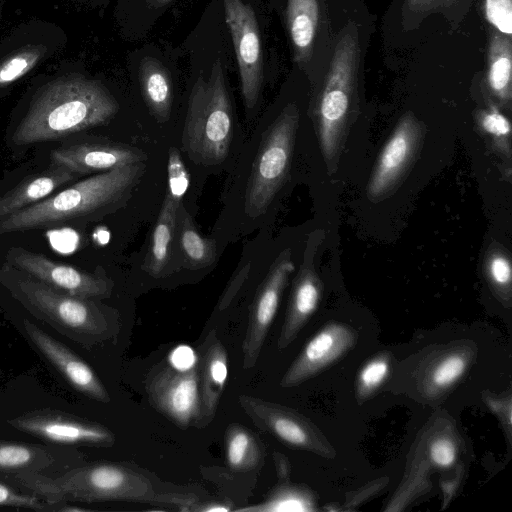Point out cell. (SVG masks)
<instances>
[{"label": "cell", "instance_id": "6da1fadb", "mask_svg": "<svg viewBox=\"0 0 512 512\" xmlns=\"http://www.w3.org/2000/svg\"><path fill=\"white\" fill-rule=\"evenodd\" d=\"M0 479L49 502L129 501L184 511L198 501L193 493L159 488L145 472L123 463L79 465L58 476L23 472Z\"/></svg>", "mask_w": 512, "mask_h": 512}, {"label": "cell", "instance_id": "7a4b0ae2", "mask_svg": "<svg viewBox=\"0 0 512 512\" xmlns=\"http://www.w3.org/2000/svg\"><path fill=\"white\" fill-rule=\"evenodd\" d=\"M118 109L116 99L99 81L80 74L62 76L35 95L12 141L16 145L56 141L107 123Z\"/></svg>", "mask_w": 512, "mask_h": 512}, {"label": "cell", "instance_id": "3957f363", "mask_svg": "<svg viewBox=\"0 0 512 512\" xmlns=\"http://www.w3.org/2000/svg\"><path fill=\"white\" fill-rule=\"evenodd\" d=\"M130 164L98 173L0 219V234L95 221L122 206L144 171Z\"/></svg>", "mask_w": 512, "mask_h": 512}, {"label": "cell", "instance_id": "277c9868", "mask_svg": "<svg viewBox=\"0 0 512 512\" xmlns=\"http://www.w3.org/2000/svg\"><path fill=\"white\" fill-rule=\"evenodd\" d=\"M1 276L3 285L30 314L70 340L88 347L110 336L111 321L92 299L67 294L18 270L17 275L6 271Z\"/></svg>", "mask_w": 512, "mask_h": 512}, {"label": "cell", "instance_id": "5b68a950", "mask_svg": "<svg viewBox=\"0 0 512 512\" xmlns=\"http://www.w3.org/2000/svg\"><path fill=\"white\" fill-rule=\"evenodd\" d=\"M233 115L221 61L217 59L208 79L199 76L190 93L182 144L200 164L221 163L227 156Z\"/></svg>", "mask_w": 512, "mask_h": 512}, {"label": "cell", "instance_id": "8992f818", "mask_svg": "<svg viewBox=\"0 0 512 512\" xmlns=\"http://www.w3.org/2000/svg\"><path fill=\"white\" fill-rule=\"evenodd\" d=\"M359 57L357 29L346 27L334 49L318 106V134L327 165L338 155L356 82Z\"/></svg>", "mask_w": 512, "mask_h": 512}, {"label": "cell", "instance_id": "52a82bcc", "mask_svg": "<svg viewBox=\"0 0 512 512\" xmlns=\"http://www.w3.org/2000/svg\"><path fill=\"white\" fill-rule=\"evenodd\" d=\"M298 111L287 106L264 139L248 182L247 210L259 215L268 208L287 176L298 126Z\"/></svg>", "mask_w": 512, "mask_h": 512}, {"label": "cell", "instance_id": "ba28073f", "mask_svg": "<svg viewBox=\"0 0 512 512\" xmlns=\"http://www.w3.org/2000/svg\"><path fill=\"white\" fill-rule=\"evenodd\" d=\"M146 391L153 407L176 425H195L200 415L198 358L187 365L159 364L147 377Z\"/></svg>", "mask_w": 512, "mask_h": 512}, {"label": "cell", "instance_id": "9c48e42d", "mask_svg": "<svg viewBox=\"0 0 512 512\" xmlns=\"http://www.w3.org/2000/svg\"><path fill=\"white\" fill-rule=\"evenodd\" d=\"M13 428L64 446L110 447L114 434L105 426L57 409H38L9 419Z\"/></svg>", "mask_w": 512, "mask_h": 512}, {"label": "cell", "instance_id": "30bf717a", "mask_svg": "<svg viewBox=\"0 0 512 512\" xmlns=\"http://www.w3.org/2000/svg\"><path fill=\"white\" fill-rule=\"evenodd\" d=\"M238 63L242 95L248 109L258 101L263 83V54L258 22L253 8L242 0H223Z\"/></svg>", "mask_w": 512, "mask_h": 512}, {"label": "cell", "instance_id": "8fae6325", "mask_svg": "<svg viewBox=\"0 0 512 512\" xmlns=\"http://www.w3.org/2000/svg\"><path fill=\"white\" fill-rule=\"evenodd\" d=\"M7 262L12 268L76 297L106 298L112 290V282L105 277L55 262L24 248H11L7 253Z\"/></svg>", "mask_w": 512, "mask_h": 512}, {"label": "cell", "instance_id": "7c38bea8", "mask_svg": "<svg viewBox=\"0 0 512 512\" xmlns=\"http://www.w3.org/2000/svg\"><path fill=\"white\" fill-rule=\"evenodd\" d=\"M238 402L259 429L273 435L284 444L321 455H330L331 447L322 435L296 411L245 394L239 395Z\"/></svg>", "mask_w": 512, "mask_h": 512}, {"label": "cell", "instance_id": "4fadbf2b", "mask_svg": "<svg viewBox=\"0 0 512 512\" xmlns=\"http://www.w3.org/2000/svg\"><path fill=\"white\" fill-rule=\"evenodd\" d=\"M295 269L287 251L271 266L251 303L242 344V366L253 368L259 358L270 326L277 313L282 293Z\"/></svg>", "mask_w": 512, "mask_h": 512}, {"label": "cell", "instance_id": "5bb4252c", "mask_svg": "<svg viewBox=\"0 0 512 512\" xmlns=\"http://www.w3.org/2000/svg\"><path fill=\"white\" fill-rule=\"evenodd\" d=\"M23 326L33 346L71 387L93 400L110 401V395L96 373L74 351L29 320H25Z\"/></svg>", "mask_w": 512, "mask_h": 512}, {"label": "cell", "instance_id": "9a60e30c", "mask_svg": "<svg viewBox=\"0 0 512 512\" xmlns=\"http://www.w3.org/2000/svg\"><path fill=\"white\" fill-rule=\"evenodd\" d=\"M355 331L341 323H330L306 344L280 382L282 387L299 385L333 364L356 343Z\"/></svg>", "mask_w": 512, "mask_h": 512}, {"label": "cell", "instance_id": "2e32d148", "mask_svg": "<svg viewBox=\"0 0 512 512\" xmlns=\"http://www.w3.org/2000/svg\"><path fill=\"white\" fill-rule=\"evenodd\" d=\"M419 137L420 127L414 116H403L377 160L367 186L369 198H381L396 184L416 151Z\"/></svg>", "mask_w": 512, "mask_h": 512}, {"label": "cell", "instance_id": "e0dca14e", "mask_svg": "<svg viewBox=\"0 0 512 512\" xmlns=\"http://www.w3.org/2000/svg\"><path fill=\"white\" fill-rule=\"evenodd\" d=\"M79 459L71 448L0 440V477L23 472L61 475L79 466Z\"/></svg>", "mask_w": 512, "mask_h": 512}, {"label": "cell", "instance_id": "ac0fdd59", "mask_svg": "<svg viewBox=\"0 0 512 512\" xmlns=\"http://www.w3.org/2000/svg\"><path fill=\"white\" fill-rule=\"evenodd\" d=\"M145 159L138 149L107 143H79L59 147L50 154V163L65 166L77 175L101 173Z\"/></svg>", "mask_w": 512, "mask_h": 512}, {"label": "cell", "instance_id": "d6986e66", "mask_svg": "<svg viewBox=\"0 0 512 512\" xmlns=\"http://www.w3.org/2000/svg\"><path fill=\"white\" fill-rule=\"evenodd\" d=\"M198 365L200 415L195 426L204 427L214 418L228 376L227 351L215 331L203 342Z\"/></svg>", "mask_w": 512, "mask_h": 512}, {"label": "cell", "instance_id": "ffe728a7", "mask_svg": "<svg viewBox=\"0 0 512 512\" xmlns=\"http://www.w3.org/2000/svg\"><path fill=\"white\" fill-rule=\"evenodd\" d=\"M322 284L313 267L305 264L294 279L286 316L278 338V348L284 349L297 337L300 330L317 309Z\"/></svg>", "mask_w": 512, "mask_h": 512}, {"label": "cell", "instance_id": "44dd1931", "mask_svg": "<svg viewBox=\"0 0 512 512\" xmlns=\"http://www.w3.org/2000/svg\"><path fill=\"white\" fill-rule=\"evenodd\" d=\"M76 177L67 167L50 163L46 170L27 176L0 197V219L46 199Z\"/></svg>", "mask_w": 512, "mask_h": 512}, {"label": "cell", "instance_id": "7402d4cb", "mask_svg": "<svg viewBox=\"0 0 512 512\" xmlns=\"http://www.w3.org/2000/svg\"><path fill=\"white\" fill-rule=\"evenodd\" d=\"M180 202L166 194L154 225L149 250L143 263L144 269L154 277L163 275L172 260L176 212Z\"/></svg>", "mask_w": 512, "mask_h": 512}, {"label": "cell", "instance_id": "603a6c76", "mask_svg": "<svg viewBox=\"0 0 512 512\" xmlns=\"http://www.w3.org/2000/svg\"><path fill=\"white\" fill-rule=\"evenodd\" d=\"M178 249L182 263L189 269H201L211 265L216 258V242L204 238L182 201L176 212L174 251Z\"/></svg>", "mask_w": 512, "mask_h": 512}, {"label": "cell", "instance_id": "cb8c5ba5", "mask_svg": "<svg viewBox=\"0 0 512 512\" xmlns=\"http://www.w3.org/2000/svg\"><path fill=\"white\" fill-rule=\"evenodd\" d=\"M144 101L159 122H166L173 104V83L168 69L157 59L145 57L139 65Z\"/></svg>", "mask_w": 512, "mask_h": 512}, {"label": "cell", "instance_id": "d4e9b609", "mask_svg": "<svg viewBox=\"0 0 512 512\" xmlns=\"http://www.w3.org/2000/svg\"><path fill=\"white\" fill-rule=\"evenodd\" d=\"M317 0H288L287 28L295 60L305 62L310 54L318 25Z\"/></svg>", "mask_w": 512, "mask_h": 512}, {"label": "cell", "instance_id": "484cf974", "mask_svg": "<svg viewBox=\"0 0 512 512\" xmlns=\"http://www.w3.org/2000/svg\"><path fill=\"white\" fill-rule=\"evenodd\" d=\"M512 46L510 36L493 33L488 48L487 82L490 90L503 104L512 94Z\"/></svg>", "mask_w": 512, "mask_h": 512}, {"label": "cell", "instance_id": "4316f807", "mask_svg": "<svg viewBox=\"0 0 512 512\" xmlns=\"http://www.w3.org/2000/svg\"><path fill=\"white\" fill-rule=\"evenodd\" d=\"M227 465L239 471L256 468L262 459V450L255 436L239 424H231L225 433Z\"/></svg>", "mask_w": 512, "mask_h": 512}, {"label": "cell", "instance_id": "83f0119b", "mask_svg": "<svg viewBox=\"0 0 512 512\" xmlns=\"http://www.w3.org/2000/svg\"><path fill=\"white\" fill-rule=\"evenodd\" d=\"M311 501L307 494L295 487H278L261 503L242 507L237 511L247 512H278L311 510Z\"/></svg>", "mask_w": 512, "mask_h": 512}, {"label": "cell", "instance_id": "f1b7e54d", "mask_svg": "<svg viewBox=\"0 0 512 512\" xmlns=\"http://www.w3.org/2000/svg\"><path fill=\"white\" fill-rule=\"evenodd\" d=\"M46 51L45 46L26 47L0 65V87L14 82L28 73Z\"/></svg>", "mask_w": 512, "mask_h": 512}, {"label": "cell", "instance_id": "f546056e", "mask_svg": "<svg viewBox=\"0 0 512 512\" xmlns=\"http://www.w3.org/2000/svg\"><path fill=\"white\" fill-rule=\"evenodd\" d=\"M67 501L49 502L35 495L20 493L0 481V507L29 509L38 512H62Z\"/></svg>", "mask_w": 512, "mask_h": 512}, {"label": "cell", "instance_id": "4dcf8cb0", "mask_svg": "<svg viewBox=\"0 0 512 512\" xmlns=\"http://www.w3.org/2000/svg\"><path fill=\"white\" fill-rule=\"evenodd\" d=\"M479 125L494 145L510 157L511 126L508 118L497 108L491 107L480 113Z\"/></svg>", "mask_w": 512, "mask_h": 512}, {"label": "cell", "instance_id": "1f68e13d", "mask_svg": "<svg viewBox=\"0 0 512 512\" xmlns=\"http://www.w3.org/2000/svg\"><path fill=\"white\" fill-rule=\"evenodd\" d=\"M488 278L496 290L509 298L511 290V262L506 253L495 250L486 260Z\"/></svg>", "mask_w": 512, "mask_h": 512}, {"label": "cell", "instance_id": "d6a6232c", "mask_svg": "<svg viewBox=\"0 0 512 512\" xmlns=\"http://www.w3.org/2000/svg\"><path fill=\"white\" fill-rule=\"evenodd\" d=\"M168 192L174 200L180 202L189 186V174L179 151L171 147L168 153Z\"/></svg>", "mask_w": 512, "mask_h": 512}, {"label": "cell", "instance_id": "836d02e7", "mask_svg": "<svg viewBox=\"0 0 512 512\" xmlns=\"http://www.w3.org/2000/svg\"><path fill=\"white\" fill-rule=\"evenodd\" d=\"M389 372V359L378 356L365 364L358 378V394L367 397L376 390L387 377Z\"/></svg>", "mask_w": 512, "mask_h": 512}, {"label": "cell", "instance_id": "e575fe53", "mask_svg": "<svg viewBox=\"0 0 512 512\" xmlns=\"http://www.w3.org/2000/svg\"><path fill=\"white\" fill-rule=\"evenodd\" d=\"M467 360L463 355L452 353L440 360L431 372L430 379L437 387H448L463 375Z\"/></svg>", "mask_w": 512, "mask_h": 512}, {"label": "cell", "instance_id": "d590c367", "mask_svg": "<svg viewBox=\"0 0 512 512\" xmlns=\"http://www.w3.org/2000/svg\"><path fill=\"white\" fill-rule=\"evenodd\" d=\"M485 16L501 34L510 36L512 33L511 0H485Z\"/></svg>", "mask_w": 512, "mask_h": 512}, {"label": "cell", "instance_id": "8d00e7d4", "mask_svg": "<svg viewBox=\"0 0 512 512\" xmlns=\"http://www.w3.org/2000/svg\"><path fill=\"white\" fill-rule=\"evenodd\" d=\"M429 456L434 465L448 468L457 458V447L450 438H437L430 444Z\"/></svg>", "mask_w": 512, "mask_h": 512}, {"label": "cell", "instance_id": "74e56055", "mask_svg": "<svg viewBox=\"0 0 512 512\" xmlns=\"http://www.w3.org/2000/svg\"><path fill=\"white\" fill-rule=\"evenodd\" d=\"M509 398V397H508ZM487 403L491 407V409L501 417L502 422L506 427V431L508 434V439H510V431H511V402L510 400L501 401V399H491L487 398Z\"/></svg>", "mask_w": 512, "mask_h": 512}, {"label": "cell", "instance_id": "f35d334b", "mask_svg": "<svg viewBox=\"0 0 512 512\" xmlns=\"http://www.w3.org/2000/svg\"><path fill=\"white\" fill-rule=\"evenodd\" d=\"M451 0H407L408 7L416 11L432 10L434 8L448 5Z\"/></svg>", "mask_w": 512, "mask_h": 512}, {"label": "cell", "instance_id": "ab89813d", "mask_svg": "<svg viewBox=\"0 0 512 512\" xmlns=\"http://www.w3.org/2000/svg\"><path fill=\"white\" fill-rule=\"evenodd\" d=\"M189 510H193V511H206V512H211V511H229L230 510V507L227 505V504H223V503H209V504H201L199 507L198 506H191Z\"/></svg>", "mask_w": 512, "mask_h": 512}, {"label": "cell", "instance_id": "60d3db41", "mask_svg": "<svg viewBox=\"0 0 512 512\" xmlns=\"http://www.w3.org/2000/svg\"><path fill=\"white\" fill-rule=\"evenodd\" d=\"M276 464L278 467H280V469L278 468V474L281 476V477H285L288 475V470H287V463L285 462V459H283L282 457H277L276 459Z\"/></svg>", "mask_w": 512, "mask_h": 512}, {"label": "cell", "instance_id": "b9f144b4", "mask_svg": "<svg viewBox=\"0 0 512 512\" xmlns=\"http://www.w3.org/2000/svg\"><path fill=\"white\" fill-rule=\"evenodd\" d=\"M172 0H146L147 4L150 6V7H153V8H159V7H162L166 4H168L169 2H171Z\"/></svg>", "mask_w": 512, "mask_h": 512}]
</instances>
